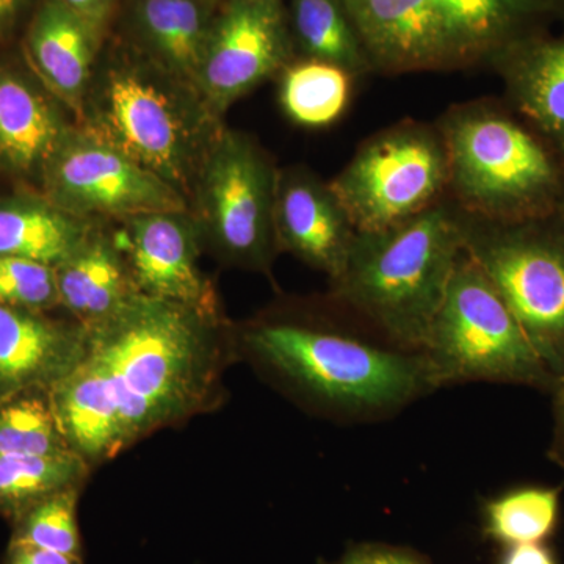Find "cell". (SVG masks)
I'll list each match as a JSON object with an SVG mask.
<instances>
[{"label": "cell", "mask_w": 564, "mask_h": 564, "mask_svg": "<svg viewBox=\"0 0 564 564\" xmlns=\"http://www.w3.org/2000/svg\"><path fill=\"white\" fill-rule=\"evenodd\" d=\"M454 22L470 57L500 52L540 31L547 17L543 0H437Z\"/></svg>", "instance_id": "cb8c5ba5"}, {"label": "cell", "mask_w": 564, "mask_h": 564, "mask_svg": "<svg viewBox=\"0 0 564 564\" xmlns=\"http://www.w3.org/2000/svg\"><path fill=\"white\" fill-rule=\"evenodd\" d=\"M448 184L443 137L404 124L367 141L329 184L358 232H377L434 206Z\"/></svg>", "instance_id": "9c48e42d"}, {"label": "cell", "mask_w": 564, "mask_h": 564, "mask_svg": "<svg viewBox=\"0 0 564 564\" xmlns=\"http://www.w3.org/2000/svg\"><path fill=\"white\" fill-rule=\"evenodd\" d=\"M3 564H84V558L35 545L10 543Z\"/></svg>", "instance_id": "4dcf8cb0"}, {"label": "cell", "mask_w": 564, "mask_h": 564, "mask_svg": "<svg viewBox=\"0 0 564 564\" xmlns=\"http://www.w3.org/2000/svg\"><path fill=\"white\" fill-rule=\"evenodd\" d=\"M243 351L326 415L375 422L436 391L422 351L389 343L369 326L262 322L242 334Z\"/></svg>", "instance_id": "7a4b0ae2"}, {"label": "cell", "mask_w": 564, "mask_h": 564, "mask_svg": "<svg viewBox=\"0 0 564 564\" xmlns=\"http://www.w3.org/2000/svg\"><path fill=\"white\" fill-rule=\"evenodd\" d=\"M70 452L50 392L22 393L0 404V455L50 456Z\"/></svg>", "instance_id": "83f0119b"}, {"label": "cell", "mask_w": 564, "mask_h": 564, "mask_svg": "<svg viewBox=\"0 0 564 564\" xmlns=\"http://www.w3.org/2000/svg\"><path fill=\"white\" fill-rule=\"evenodd\" d=\"M70 10L106 29L118 0H62Z\"/></svg>", "instance_id": "d6a6232c"}, {"label": "cell", "mask_w": 564, "mask_h": 564, "mask_svg": "<svg viewBox=\"0 0 564 564\" xmlns=\"http://www.w3.org/2000/svg\"><path fill=\"white\" fill-rule=\"evenodd\" d=\"M448 184L480 220L514 223L564 210V158L529 121L464 110L445 122Z\"/></svg>", "instance_id": "5b68a950"}, {"label": "cell", "mask_w": 564, "mask_h": 564, "mask_svg": "<svg viewBox=\"0 0 564 564\" xmlns=\"http://www.w3.org/2000/svg\"><path fill=\"white\" fill-rule=\"evenodd\" d=\"M558 386H564V381H562V383H560ZM558 386H556V388H558ZM554 391H555V389H554Z\"/></svg>", "instance_id": "f35d334b"}, {"label": "cell", "mask_w": 564, "mask_h": 564, "mask_svg": "<svg viewBox=\"0 0 564 564\" xmlns=\"http://www.w3.org/2000/svg\"><path fill=\"white\" fill-rule=\"evenodd\" d=\"M325 564H383V560L378 544H361L345 552L337 562Z\"/></svg>", "instance_id": "d590c367"}, {"label": "cell", "mask_w": 564, "mask_h": 564, "mask_svg": "<svg viewBox=\"0 0 564 564\" xmlns=\"http://www.w3.org/2000/svg\"><path fill=\"white\" fill-rule=\"evenodd\" d=\"M220 0H131L129 36L148 61L195 90Z\"/></svg>", "instance_id": "e0dca14e"}, {"label": "cell", "mask_w": 564, "mask_h": 564, "mask_svg": "<svg viewBox=\"0 0 564 564\" xmlns=\"http://www.w3.org/2000/svg\"><path fill=\"white\" fill-rule=\"evenodd\" d=\"M497 564H558V560L545 543L505 545Z\"/></svg>", "instance_id": "1f68e13d"}, {"label": "cell", "mask_w": 564, "mask_h": 564, "mask_svg": "<svg viewBox=\"0 0 564 564\" xmlns=\"http://www.w3.org/2000/svg\"><path fill=\"white\" fill-rule=\"evenodd\" d=\"M120 223L113 240L139 293L221 318L214 288L199 269L204 231L195 214L152 212Z\"/></svg>", "instance_id": "7c38bea8"}, {"label": "cell", "mask_w": 564, "mask_h": 564, "mask_svg": "<svg viewBox=\"0 0 564 564\" xmlns=\"http://www.w3.org/2000/svg\"><path fill=\"white\" fill-rule=\"evenodd\" d=\"M372 66L440 68L470 58L437 0H343Z\"/></svg>", "instance_id": "4fadbf2b"}, {"label": "cell", "mask_w": 564, "mask_h": 564, "mask_svg": "<svg viewBox=\"0 0 564 564\" xmlns=\"http://www.w3.org/2000/svg\"><path fill=\"white\" fill-rule=\"evenodd\" d=\"M549 14H560L564 18V0H543Z\"/></svg>", "instance_id": "74e56055"}, {"label": "cell", "mask_w": 564, "mask_h": 564, "mask_svg": "<svg viewBox=\"0 0 564 564\" xmlns=\"http://www.w3.org/2000/svg\"><path fill=\"white\" fill-rule=\"evenodd\" d=\"M0 304L50 313L61 306L55 267L21 258H0Z\"/></svg>", "instance_id": "f546056e"}, {"label": "cell", "mask_w": 564, "mask_h": 564, "mask_svg": "<svg viewBox=\"0 0 564 564\" xmlns=\"http://www.w3.org/2000/svg\"><path fill=\"white\" fill-rule=\"evenodd\" d=\"M562 488L522 486L486 502V538L505 545L545 543L558 527Z\"/></svg>", "instance_id": "4316f807"}, {"label": "cell", "mask_w": 564, "mask_h": 564, "mask_svg": "<svg viewBox=\"0 0 564 564\" xmlns=\"http://www.w3.org/2000/svg\"><path fill=\"white\" fill-rule=\"evenodd\" d=\"M31 7V0H0V41L10 39Z\"/></svg>", "instance_id": "e575fe53"}, {"label": "cell", "mask_w": 564, "mask_h": 564, "mask_svg": "<svg viewBox=\"0 0 564 564\" xmlns=\"http://www.w3.org/2000/svg\"><path fill=\"white\" fill-rule=\"evenodd\" d=\"M280 74L282 110L303 128L332 126L350 102L352 76L333 63L303 58L289 63Z\"/></svg>", "instance_id": "d4e9b609"}, {"label": "cell", "mask_w": 564, "mask_h": 564, "mask_svg": "<svg viewBox=\"0 0 564 564\" xmlns=\"http://www.w3.org/2000/svg\"><path fill=\"white\" fill-rule=\"evenodd\" d=\"M102 33L101 25L80 17L62 0H43L25 35V57L40 84L76 111L79 121L99 63Z\"/></svg>", "instance_id": "2e32d148"}, {"label": "cell", "mask_w": 564, "mask_h": 564, "mask_svg": "<svg viewBox=\"0 0 564 564\" xmlns=\"http://www.w3.org/2000/svg\"><path fill=\"white\" fill-rule=\"evenodd\" d=\"M80 488L63 489L44 497L11 521L10 543L35 545L61 554L82 556L77 522Z\"/></svg>", "instance_id": "f1b7e54d"}, {"label": "cell", "mask_w": 564, "mask_h": 564, "mask_svg": "<svg viewBox=\"0 0 564 564\" xmlns=\"http://www.w3.org/2000/svg\"><path fill=\"white\" fill-rule=\"evenodd\" d=\"M288 17L304 58L333 63L351 76L373 68L343 0H289Z\"/></svg>", "instance_id": "603a6c76"}, {"label": "cell", "mask_w": 564, "mask_h": 564, "mask_svg": "<svg viewBox=\"0 0 564 564\" xmlns=\"http://www.w3.org/2000/svg\"><path fill=\"white\" fill-rule=\"evenodd\" d=\"M88 350V332L76 321L0 304V404L22 393L50 392Z\"/></svg>", "instance_id": "9a60e30c"}, {"label": "cell", "mask_w": 564, "mask_h": 564, "mask_svg": "<svg viewBox=\"0 0 564 564\" xmlns=\"http://www.w3.org/2000/svg\"><path fill=\"white\" fill-rule=\"evenodd\" d=\"M40 181L47 202L85 220L191 210L181 192L80 126L66 132Z\"/></svg>", "instance_id": "30bf717a"}, {"label": "cell", "mask_w": 564, "mask_h": 564, "mask_svg": "<svg viewBox=\"0 0 564 564\" xmlns=\"http://www.w3.org/2000/svg\"><path fill=\"white\" fill-rule=\"evenodd\" d=\"M293 51L284 0H221L195 91L220 118L237 99L281 73Z\"/></svg>", "instance_id": "8fae6325"}, {"label": "cell", "mask_w": 564, "mask_h": 564, "mask_svg": "<svg viewBox=\"0 0 564 564\" xmlns=\"http://www.w3.org/2000/svg\"><path fill=\"white\" fill-rule=\"evenodd\" d=\"M55 280L61 307L85 328L106 322L139 293L113 236L96 226L65 261L55 265Z\"/></svg>", "instance_id": "ffe728a7"}, {"label": "cell", "mask_w": 564, "mask_h": 564, "mask_svg": "<svg viewBox=\"0 0 564 564\" xmlns=\"http://www.w3.org/2000/svg\"><path fill=\"white\" fill-rule=\"evenodd\" d=\"M273 228L278 250L328 274L332 282L343 274L358 236L329 184L303 169L276 173Z\"/></svg>", "instance_id": "5bb4252c"}, {"label": "cell", "mask_w": 564, "mask_h": 564, "mask_svg": "<svg viewBox=\"0 0 564 564\" xmlns=\"http://www.w3.org/2000/svg\"><path fill=\"white\" fill-rule=\"evenodd\" d=\"M80 128L106 140L193 202L196 182L223 131L198 93L163 73L129 43L96 66Z\"/></svg>", "instance_id": "3957f363"}, {"label": "cell", "mask_w": 564, "mask_h": 564, "mask_svg": "<svg viewBox=\"0 0 564 564\" xmlns=\"http://www.w3.org/2000/svg\"><path fill=\"white\" fill-rule=\"evenodd\" d=\"M95 228L91 220L70 215L43 195L0 202V258L31 259L58 265Z\"/></svg>", "instance_id": "7402d4cb"}, {"label": "cell", "mask_w": 564, "mask_h": 564, "mask_svg": "<svg viewBox=\"0 0 564 564\" xmlns=\"http://www.w3.org/2000/svg\"><path fill=\"white\" fill-rule=\"evenodd\" d=\"M51 93L0 63V170L41 177L70 126Z\"/></svg>", "instance_id": "ac0fdd59"}, {"label": "cell", "mask_w": 564, "mask_h": 564, "mask_svg": "<svg viewBox=\"0 0 564 564\" xmlns=\"http://www.w3.org/2000/svg\"><path fill=\"white\" fill-rule=\"evenodd\" d=\"M91 466L74 454L0 455V514L13 521L33 503L63 489L80 488Z\"/></svg>", "instance_id": "484cf974"}, {"label": "cell", "mask_w": 564, "mask_h": 564, "mask_svg": "<svg viewBox=\"0 0 564 564\" xmlns=\"http://www.w3.org/2000/svg\"><path fill=\"white\" fill-rule=\"evenodd\" d=\"M380 556L383 564H426L425 560L415 555L414 552L406 551V549L389 547V545H380Z\"/></svg>", "instance_id": "8d00e7d4"}, {"label": "cell", "mask_w": 564, "mask_h": 564, "mask_svg": "<svg viewBox=\"0 0 564 564\" xmlns=\"http://www.w3.org/2000/svg\"><path fill=\"white\" fill-rule=\"evenodd\" d=\"M221 318L135 293L117 314L87 328L120 414L126 448L210 410L228 351Z\"/></svg>", "instance_id": "6da1fadb"}, {"label": "cell", "mask_w": 564, "mask_h": 564, "mask_svg": "<svg viewBox=\"0 0 564 564\" xmlns=\"http://www.w3.org/2000/svg\"><path fill=\"white\" fill-rule=\"evenodd\" d=\"M464 247L510 307L541 361L564 381V210L466 226Z\"/></svg>", "instance_id": "52a82bcc"}, {"label": "cell", "mask_w": 564, "mask_h": 564, "mask_svg": "<svg viewBox=\"0 0 564 564\" xmlns=\"http://www.w3.org/2000/svg\"><path fill=\"white\" fill-rule=\"evenodd\" d=\"M496 57L516 110L564 158V33H529Z\"/></svg>", "instance_id": "d6986e66"}, {"label": "cell", "mask_w": 564, "mask_h": 564, "mask_svg": "<svg viewBox=\"0 0 564 564\" xmlns=\"http://www.w3.org/2000/svg\"><path fill=\"white\" fill-rule=\"evenodd\" d=\"M276 173L261 148L243 133L223 129L212 144L193 202L204 237L225 261L269 273L278 251Z\"/></svg>", "instance_id": "ba28073f"}, {"label": "cell", "mask_w": 564, "mask_h": 564, "mask_svg": "<svg viewBox=\"0 0 564 564\" xmlns=\"http://www.w3.org/2000/svg\"><path fill=\"white\" fill-rule=\"evenodd\" d=\"M422 352L436 389L473 381L545 392L556 388L502 295L466 247Z\"/></svg>", "instance_id": "8992f818"}, {"label": "cell", "mask_w": 564, "mask_h": 564, "mask_svg": "<svg viewBox=\"0 0 564 564\" xmlns=\"http://www.w3.org/2000/svg\"><path fill=\"white\" fill-rule=\"evenodd\" d=\"M63 436L74 454L98 466L124 451L117 403L106 373L90 355L50 391Z\"/></svg>", "instance_id": "44dd1931"}, {"label": "cell", "mask_w": 564, "mask_h": 564, "mask_svg": "<svg viewBox=\"0 0 564 564\" xmlns=\"http://www.w3.org/2000/svg\"><path fill=\"white\" fill-rule=\"evenodd\" d=\"M464 240L466 225L436 204L383 231L358 232L334 299L389 343L423 351Z\"/></svg>", "instance_id": "277c9868"}, {"label": "cell", "mask_w": 564, "mask_h": 564, "mask_svg": "<svg viewBox=\"0 0 564 564\" xmlns=\"http://www.w3.org/2000/svg\"><path fill=\"white\" fill-rule=\"evenodd\" d=\"M554 395V436L549 448V455L564 469V386H558Z\"/></svg>", "instance_id": "836d02e7"}]
</instances>
